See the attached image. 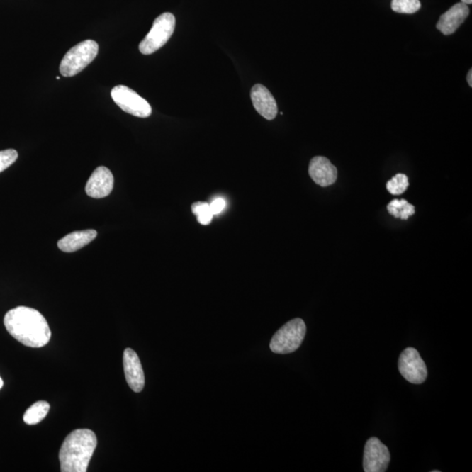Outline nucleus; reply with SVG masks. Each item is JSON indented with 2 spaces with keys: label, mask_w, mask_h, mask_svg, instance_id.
Wrapping results in <instances>:
<instances>
[{
  "label": "nucleus",
  "mask_w": 472,
  "mask_h": 472,
  "mask_svg": "<svg viewBox=\"0 0 472 472\" xmlns=\"http://www.w3.org/2000/svg\"><path fill=\"white\" fill-rule=\"evenodd\" d=\"M7 332L24 346L40 348L51 339V331L46 318L38 310L18 306L9 310L4 318Z\"/></svg>",
  "instance_id": "obj_1"
},
{
  "label": "nucleus",
  "mask_w": 472,
  "mask_h": 472,
  "mask_svg": "<svg viewBox=\"0 0 472 472\" xmlns=\"http://www.w3.org/2000/svg\"><path fill=\"white\" fill-rule=\"evenodd\" d=\"M97 445L91 429H77L66 437L59 452L62 472H86Z\"/></svg>",
  "instance_id": "obj_2"
},
{
  "label": "nucleus",
  "mask_w": 472,
  "mask_h": 472,
  "mask_svg": "<svg viewBox=\"0 0 472 472\" xmlns=\"http://www.w3.org/2000/svg\"><path fill=\"white\" fill-rule=\"evenodd\" d=\"M96 41L87 40L79 43L67 52L60 64V72L64 77L77 76L86 67L91 64L99 54Z\"/></svg>",
  "instance_id": "obj_3"
},
{
  "label": "nucleus",
  "mask_w": 472,
  "mask_h": 472,
  "mask_svg": "<svg viewBox=\"0 0 472 472\" xmlns=\"http://www.w3.org/2000/svg\"><path fill=\"white\" fill-rule=\"evenodd\" d=\"M306 335V325L301 318H294L277 331L269 344L273 353L288 354L300 347Z\"/></svg>",
  "instance_id": "obj_4"
},
{
  "label": "nucleus",
  "mask_w": 472,
  "mask_h": 472,
  "mask_svg": "<svg viewBox=\"0 0 472 472\" xmlns=\"http://www.w3.org/2000/svg\"><path fill=\"white\" fill-rule=\"evenodd\" d=\"M175 24L174 15L171 13H164L157 17L148 35L140 44V52L145 55H152L164 46L174 32Z\"/></svg>",
  "instance_id": "obj_5"
},
{
  "label": "nucleus",
  "mask_w": 472,
  "mask_h": 472,
  "mask_svg": "<svg viewBox=\"0 0 472 472\" xmlns=\"http://www.w3.org/2000/svg\"><path fill=\"white\" fill-rule=\"evenodd\" d=\"M111 95L115 103L126 113L141 118H149L152 115V107L147 101L125 85L116 86L112 89Z\"/></svg>",
  "instance_id": "obj_6"
},
{
  "label": "nucleus",
  "mask_w": 472,
  "mask_h": 472,
  "mask_svg": "<svg viewBox=\"0 0 472 472\" xmlns=\"http://www.w3.org/2000/svg\"><path fill=\"white\" fill-rule=\"evenodd\" d=\"M398 369L404 379L412 384H422L428 376L425 361L413 347L406 348L400 354Z\"/></svg>",
  "instance_id": "obj_7"
},
{
  "label": "nucleus",
  "mask_w": 472,
  "mask_h": 472,
  "mask_svg": "<svg viewBox=\"0 0 472 472\" xmlns=\"http://www.w3.org/2000/svg\"><path fill=\"white\" fill-rule=\"evenodd\" d=\"M391 456L387 446L377 437H371L365 445L363 469L365 472H385L390 463Z\"/></svg>",
  "instance_id": "obj_8"
},
{
  "label": "nucleus",
  "mask_w": 472,
  "mask_h": 472,
  "mask_svg": "<svg viewBox=\"0 0 472 472\" xmlns=\"http://www.w3.org/2000/svg\"><path fill=\"white\" fill-rule=\"evenodd\" d=\"M114 187V177L110 169L97 167L86 184V193L94 198H103L110 196Z\"/></svg>",
  "instance_id": "obj_9"
},
{
  "label": "nucleus",
  "mask_w": 472,
  "mask_h": 472,
  "mask_svg": "<svg viewBox=\"0 0 472 472\" xmlns=\"http://www.w3.org/2000/svg\"><path fill=\"white\" fill-rule=\"evenodd\" d=\"M123 369L127 383L135 393H140L145 387V373L136 352L127 348L123 353Z\"/></svg>",
  "instance_id": "obj_10"
},
{
  "label": "nucleus",
  "mask_w": 472,
  "mask_h": 472,
  "mask_svg": "<svg viewBox=\"0 0 472 472\" xmlns=\"http://www.w3.org/2000/svg\"><path fill=\"white\" fill-rule=\"evenodd\" d=\"M309 174L317 185L327 187L336 182L338 171L327 157L318 156L310 160Z\"/></svg>",
  "instance_id": "obj_11"
},
{
  "label": "nucleus",
  "mask_w": 472,
  "mask_h": 472,
  "mask_svg": "<svg viewBox=\"0 0 472 472\" xmlns=\"http://www.w3.org/2000/svg\"><path fill=\"white\" fill-rule=\"evenodd\" d=\"M251 99L256 111L267 120L276 117L279 108L274 96L262 84H256L251 89Z\"/></svg>",
  "instance_id": "obj_12"
},
{
  "label": "nucleus",
  "mask_w": 472,
  "mask_h": 472,
  "mask_svg": "<svg viewBox=\"0 0 472 472\" xmlns=\"http://www.w3.org/2000/svg\"><path fill=\"white\" fill-rule=\"evenodd\" d=\"M469 14L470 9L466 4L462 2L456 4L447 12L441 15L437 28L444 35H451L463 23Z\"/></svg>",
  "instance_id": "obj_13"
},
{
  "label": "nucleus",
  "mask_w": 472,
  "mask_h": 472,
  "mask_svg": "<svg viewBox=\"0 0 472 472\" xmlns=\"http://www.w3.org/2000/svg\"><path fill=\"white\" fill-rule=\"evenodd\" d=\"M97 232L94 230L74 231L58 242V248L63 252L72 253L84 248L95 240Z\"/></svg>",
  "instance_id": "obj_14"
},
{
  "label": "nucleus",
  "mask_w": 472,
  "mask_h": 472,
  "mask_svg": "<svg viewBox=\"0 0 472 472\" xmlns=\"http://www.w3.org/2000/svg\"><path fill=\"white\" fill-rule=\"evenodd\" d=\"M50 403L40 400L35 404H33L28 410L25 412L23 417L24 422L28 425H38L39 422L47 417L48 412H50Z\"/></svg>",
  "instance_id": "obj_15"
},
{
  "label": "nucleus",
  "mask_w": 472,
  "mask_h": 472,
  "mask_svg": "<svg viewBox=\"0 0 472 472\" xmlns=\"http://www.w3.org/2000/svg\"><path fill=\"white\" fill-rule=\"evenodd\" d=\"M388 211L395 218L408 220V217L415 215V209L406 200H393L388 205Z\"/></svg>",
  "instance_id": "obj_16"
},
{
  "label": "nucleus",
  "mask_w": 472,
  "mask_h": 472,
  "mask_svg": "<svg viewBox=\"0 0 472 472\" xmlns=\"http://www.w3.org/2000/svg\"><path fill=\"white\" fill-rule=\"evenodd\" d=\"M420 0H392L391 9L398 13L413 14L421 9Z\"/></svg>",
  "instance_id": "obj_17"
},
{
  "label": "nucleus",
  "mask_w": 472,
  "mask_h": 472,
  "mask_svg": "<svg viewBox=\"0 0 472 472\" xmlns=\"http://www.w3.org/2000/svg\"><path fill=\"white\" fill-rule=\"evenodd\" d=\"M192 212L194 215H196L198 223L204 225V226L211 223L213 215L208 202H194L192 205Z\"/></svg>",
  "instance_id": "obj_18"
},
{
  "label": "nucleus",
  "mask_w": 472,
  "mask_h": 472,
  "mask_svg": "<svg viewBox=\"0 0 472 472\" xmlns=\"http://www.w3.org/2000/svg\"><path fill=\"white\" fill-rule=\"evenodd\" d=\"M410 185L408 179L405 174H398L387 183V189L393 196H400L406 192Z\"/></svg>",
  "instance_id": "obj_19"
},
{
  "label": "nucleus",
  "mask_w": 472,
  "mask_h": 472,
  "mask_svg": "<svg viewBox=\"0 0 472 472\" xmlns=\"http://www.w3.org/2000/svg\"><path fill=\"white\" fill-rule=\"evenodd\" d=\"M18 157L17 151H15L13 149L0 151V172L5 171L7 168L12 166L15 161L17 160Z\"/></svg>",
  "instance_id": "obj_20"
},
{
  "label": "nucleus",
  "mask_w": 472,
  "mask_h": 472,
  "mask_svg": "<svg viewBox=\"0 0 472 472\" xmlns=\"http://www.w3.org/2000/svg\"><path fill=\"white\" fill-rule=\"evenodd\" d=\"M209 207L213 216L218 215L223 211L225 207H226V202L222 198H215L211 203H209Z\"/></svg>",
  "instance_id": "obj_21"
},
{
  "label": "nucleus",
  "mask_w": 472,
  "mask_h": 472,
  "mask_svg": "<svg viewBox=\"0 0 472 472\" xmlns=\"http://www.w3.org/2000/svg\"><path fill=\"white\" fill-rule=\"evenodd\" d=\"M467 82H468V84H469L471 86V87H472V71H471V69H470L469 73H468V74H467Z\"/></svg>",
  "instance_id": "obj_22"
},
{
  "label": "nucleus",
  "mask_w": 472,
  "mask_h": 472,
  "mask_svg": "<svg viewBox=\"0 0 472 472\" xmlns=\"http://www.w3.org/2000/svg\"><path fill=\"white\" fill-rule=\"evenodd\" d=\"M461 2L466 4V5H471L472 0H461Z\"/></svg>",
  "instance_id": "obj_23"
},
{
  "label": "nucleus",
  "mask_w": 472,
  "mask_h": 472,
  "mask_svg": "<svg viewBox=\"0 0 472 472\" xmlns=\"http://www.w3.org/2000/svg\"><path fill=\"white\" fill-rule=\"evenodd\" d=\"M4 382L3 380L1 379V377H0V389L3 388Z\"/></svg>",
  "instance_id": "obj_24"
}]
</instances>
